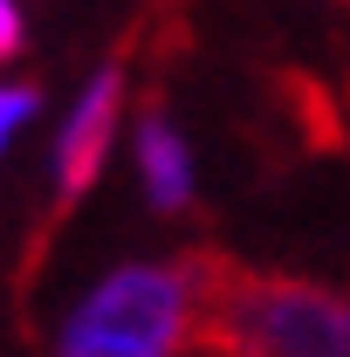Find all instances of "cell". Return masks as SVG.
Here are the masks:
<instances>
[{"label": "cell", "mask_w": 350, "mask_h": 357, "mask_svg": "<svg viewBox=\"0 0 350 357\" xmlns=\"http://www.w3.org/2000/svg\"><path fill=\"white\" fill-rule=\"evenodd\" d=\"M14 48H21V7H14V0H0V62H7Z\"/></svg>", "instance_id": "cell-6"}, {"label": "cell", "mask_w": 350, "mask_h": 357, "mask_svg": "<svg viewBox=\"0 0 350 357\" xmlns=\"http://www.w3.org/2000/svg\"><path fill=\"white\" fill-rule=\"evenodd\" d=\"M192 351L206 357H350V296L303 275L199 255V323Z\"/></svg>", "instance_id": "cell-1"}, {"label": "cell", "mask_w": 350, "mask_h": 357, "mask_svg": "<svg viewBox=\"0 0 350 357\" xmlns=\"http://www.w3.org/2000/svg\"><path fill=\"white\" fill-rule=\"evenodd\" d=\"M137 178H144V199L158 206V213H185L192 206V151H185V137H178V124L151 103L144 117H137Z\"/></svg>", "instance_id": "cell-4"}, {"label": "cell", "mask_w": 350, "mask_h": 357, "mask_svg": "<svg viewBox=\"0 0 350 357\" xmlns=\"http://www.w3.org/2000/svg\"><path fill=\"white\" fill-rule=\"evenodd\" d=\"M199 323V255L103 275L62 323L55 357H178Z\"/></svg>", "instance_id": "cell-2"}, {"label": "cell", "mask_w": 350, "mask_h": 357, "mask_svg": "<svg viewBox=\"0 0 350 357\" xmlns=\"http://www.w3.org/2000/svg\"><path fill=\"white\" fill-rule=\"evenodd\" d=\"M35 110H42V89L35 83H0V151L14 144V131H21Z\"/></svg>", "instance_id": "cell-5"}, {"label": "cell", "mask_w": 350, "mask_h": 357, "mask_svg": "<svg viewBox=\"0 0 350 357\" xmlns=\"http://www.w3.org/2000/svg\"><path fill=\"white\" fill-rule=\"evenodd\" d=\"M117 110H124V62H103L83 83L76 110L62 117V144H55V206H76L103 158H110V137H117Z\"/></svg>", "instance_id": "cell-3"}]
</instances>
